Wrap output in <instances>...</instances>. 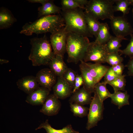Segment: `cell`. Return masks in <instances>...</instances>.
<instances>
[{
    "label": "cell",
    "mask_w": 133,
    "mask_h": 133,
    "mask_svg": "<svg viewBox=\"0 0 133 133\" xmlns=\"http://www.w3.org/2000/svg\"><path fill=\"white\" fill-rule=\"evenodd\" d=\"M124 75L119 76L113 81L107 83L113 88L114 92L124 91L126 85V80Z\"/></svg>",
    "instance_id": "obj_29"
},
{
    "label": "cell",
    "mask_w": 133,
    "mask_h": 133,
    "mask_svg": "<svg viewBox=\"0 0 133 133\" xmlns=\"http://www.w3.org/2000/svg\"><path fill=\"white\" fill-rule=\"evenodd\" d=\"M79 65L80 71L83 80V86L90 93H94L96 84L90 75L88 69L83 61L80 62Z\"/></svg>",
    "instance_id": "obj_17"
},
{
    "label": "cell",
    "mask_w": 133,
    "mask_h": 133,
    "mask_svg": "<svg viewBox=\"0 0 133 133\" xmlns=\"http://www.w3.org/2000/svg\"><path fill=\"white\" fill-rule=\"evenodd\" d=\"M90 42L88 37L75 33L67 32L66 52L67 61L77 64L83 61Z\"/></svg>",
    "instance_id": "obj_4"
},
{
    "label": "cell",
    "mask_w": 133,
    "mask_h": 133,
    "mask_svg": "<svg viewBox=\"0 0 133 133\" xmlns=\"http://www.w3.org/2000/svg\"><path fill=\"white\" fill-rule=\"evenodd\" d=\"M78 74L70 68H68L63 74L62 77L73 88L76 78Z\"/></svg>",
    "instance_id": "obj_30"
},
{
    "label": "cell",
    "mask_w": 133,
    "mask_h": 133,
    "mask_svg": "<svg viewBox=\"0 0 133 133\" xmlns=\"http://www.w3.org/2000/svg\"><path fill=\"white\" fill-rule=\"evenodd\" d=\"M125 66L122 63L111 66L113 70L118 76H120L123 75V73Z\"/></svg>",
    "instance_id": "obj_36"
},
{
    "label": "cell",
    "mask_w": 133,
    "mask_h": 133,
    "mask_svg": "<svg viewBox=\"0 0 133 133\" xmlns=\"http://www.w3.org/2000/svg\"><path fill=\"white\" fill-rule=\"evenodd\" d=\"M128 40L125 37L112 35L105 46L109 53H119L121 42L123 40Z\"/></svg>",
    "instance_id": "obj_24"
},
{
    "label": "cell",
    "mask_w": 133,
    "mask_h": 133,
    "mask_svg": "<svg viewBox=\"0 0 133 133\" xmlns=\"http://www.w3.org/2000/svg\"><path fill=\"white\" fill-rule=\"evenodd\" d=\"M109 31V27L107 23H100L97 35L95 41L100 44L105 45L112 36Z\"/></svg>",
    "instance_id": "obj_23"
},
{
    "label": "cell",
    "mask_w": 133,
    "mask_h": 133,
    "mask_svg": "<svg viewBox=\"0 0 133 133\" xmlns=\"http://www.w3.org/2000/svg\"><path fill=\"white\" fill-rule=\"evenodd\" d=\"M30 41L32 47L28 59L31 61L32 65H48L55 55L46 35L41 38H32Z\"/></svg>",
    "instance_id": "obj_2"
},
{
    "label": "cell",
    "mask_w": 133,
    "mask_h": 133,
    "mask_svg": "<svg viewBox=\"0 0 133 133\" xmlns=\"http://www.w3.org/2000/svg\"><path fill=\"white\" fill-rule=\"evenodd\" d=\"M9 62V61L8 60L4 59H0V64L1 65L4 64L8 63Z\"/></svg>",
    "instance_id": "obj_40"
},
{
    "label": "cell",
    "mask_w": 133,
    "mask_h": 133,
    "mask_svg": "<svg viewBox=\"0 0 133 133\" xmlns=\"http://www.w3.org/2000/svg\"><path fill=\"white\" fill-rule=\"evenodd\" d=\"M64 56L60 55H55L49 63L50 68L57 76L62 77L68 68L63 60Z\"/></svg>",
    "instance_id": "obj_18"
},
{
    "label": "cell",
    "mask_w": 133,
    "mask_h": 133,
    "mask_svg": "<svg viewBox=\"0 0 133 133\" xmlns=\"http://www.w3.org/2000/svg\"><path fill=\"white\" fill-rule=\"evenodd\" d=\"M52 88L53 94L58 99H65L72 94L73 88L62 77H58L57 82Z\"/></svg>",
    "instance_id": "obj_12"
},
{
    "label": "cell",
    "mask_w": 133,
    "mask_h": 133,
    "mask_svg": "<svg viewBox=\"0 0 133 133\" xmlns=\"http://www.w3.org/2000/svg\"><path fill=\"white\" fill-rule=\"evenodd\" d=\"M86 22L91 34L96 38L100 28V23L91 15L84 12Z\"/></svg>",
    "instance_id": "obj_25"
},
{
    "label": "cell",
    "mask_w": 133,
    "mask_h": 133,
    "mask_svg": "<svg viewBox=\"0 0 133 133\" xmlns=\"http://www.w3.org/2000/svg\"><path fill=\"white\" fill-rule=\"evenodd\" d=\"M128 69V74L129 76H133V56L130 58L127 64L125 66Z\"/></svg>",
    "instance_id": "obj_37"
},
{
    "label": "cell",
    "mask_w": 133,
    "mask_h": 133,
    "mask_svg": "<svg viewBox=\"0 0 133 133\" xmlns=\"http://www.w3.org/2000/svg\"><path fill=\"white\" fill-rule=\"evenodd\" d=\"M58 99L53 94H50L40 110V112L48 116L57 115L59 112L61 106Z\"/></svg>",
    "instance_id": "obj_11"
},
{
    "label": "cell",
    "mask_w": 133,
    "mask_h": 133,
    "mask_svg": "<svg viewBox=\"0 0 133 133\" xmlns=\"http://www.w3.org/2000/svg\"><path fill=\"white\" fill-rule=\"evenodd\" d=\"M109 53L105 45L93 41L89 43L83 61L85 62L91 61L95 63H105Z\"/></svg>",
    "instance_id": "obj_7"
},
{
    "label": "cell",
    "mask_w": 133,
    "mask_h": 133,
    "mask_svg": "<svg viewBox=\"0 0 133 133\" xmlns=\"http://www.w3.org/2000/svg\"><path fill=\"white\" fill-rule=\"evenodd\" d=\"M65 26L61 15H52L42 17L33 22L26 23L19 33L27 36L34 33L38 34L50 33L52 34L62 29Z\"/></svg>",
    "instance_id": "obj_1"
},
{
    "label": "cell",
    "mask_w": 133,
    "mask_h": 133,
    "mask_svg": "<svg viewBox=\"0 0 133 133\" xmlns=\"http://www.w3.org/2000/svg\"><path fill=\"white\" fill-rule=\"evenodd\" d=\"M132 14H133V8L132 9Z\"/></svg>",
    "instance_id": "obj_41"
},
{
    "label": "cell",
    "mask_w": 133,
    "mask_h": 133,
    "mask_svg": "<svg viewBox=\"0 0 133 133\" xmlns=\"http://www.w3.org/2000/svg\"><path fill=\"white\" fill-rule=\"evenodd\" d=\"M38 17L40 18L43 17L59 14L61 13V8L56 5L53 0H48L45 3L38 8Z\"/></svg>",
    "instance_id": "obj_19"
},
{
    "label": "cell",
    "mask_w": 133,
    "mask_h": 133,
    "mask_svg": "<svg viewBox=\"0 0 133 133\" xmlns=\"http://www.w3.org/2000/svg\"><path fill=\"white\" fill-rule=\"evenodd\" d=\"M90 75L97 84L104 77L109 67L100 63L85 62Z\"/></svg>",
    "instance_id": "obj_16"
},
{
    "label": "cell",
    "mask_w": 133,
    "mask_h": 133,
    "mask_svg": "<svg viewBox=\"0 0 133 133\" xmlns=\"http://www.w3.org/2000/svg\"><path fill=\"white\" fill-rule=\"evenodd\" d=\"M36 77L40 86L50 91L57 80L56 76L50 68H48L40 70L36 74Z\"/></svg>",
    "instance_id": "obj_10"
},
{
    "label": "cell",
    "mask_w": 133,
    "mask_h": 133,
    "mask_svg": "<svg viewBox=\"0 0 133 133\" xmlns=\"http://www.w3.org/2000/svg\"><path fill=\"white\" fill-rule=\"evenodd\" d=\"M67 33L64 28L59 31L51 34L50 43L55 55L64 56L66 52Z\"/></svg>",
    "instance_id": "obj_9"
},
{
    "label": "cell",
    "mask_w": 133,
    "mask_h": 133,
    "mask_svg": "<svg viewBox=\"0 0 133 133\" xmlns=\"http://www.w3.org/2000/svg\"><path fill=\"white\" fill-rule=\"evenodd\" d=\"M62 10L79 8L83 9L75 0H62L61 1Z\"/></svg>",
    "instance_id": "obj_32"
},
{
    "label": "cell",
    "mask_w": 133,
    "mask_h": 133,
    "mask_svg": "<svg viewBox=\"0 0 133 133\" xmlns=\"http://www.w3.org/2000/svg\"><path fill=\"white\" fill-rule=\"evenodd\" d=\"M83 80L81 74H77L75 81L74 86L72 90V93L80 88V87L83 85Z\"/></svg>",
    "instance_id": "obj_35"
},
{
    "label": "cell",
    "mask_w": 133,
    "mask_h": 133,
    "mask_svg": "<svg viewBox=\"0 0 133 133\" xmlns=\"http://www.w3.org/2000/svg\"><path fill=\"white\" fill-rule=\"evenodd\" d=\"M41 128L44 129L47 133H79L78 132L74 130L70 124L68 125L61 129H55L50 124L48 119H46L44 122L40 124L35 130H36Z\"/></svg>",
    "instance_id": "obj_22"
},
{
    "label": "cell",
    "mask_w": 133,
    "mask_h": 133,
    "mask_svg": "<svg viewBox=\"0 0 133 133\" xmlns=\"http://www.w3.org/2000/svg\"><path fill=\"white\" fill-rule=\"evenodd\" d=\"M107 84L104 81L100 82L96 84L95 87L94 91L96 92L100 100L103 102L110 98L111 94L107 88Z\"/></svg>",
    "instance_id": "obj_26"
},
{
    "label": "cell",
    "mask_w": 133,
    "mask_h": 133,
    "mask_svg": "<svg viewBox=\"0 0 133 133\" xmlns=\"http://www.w3.org/2000/svg\"><path fill=\"white\" fill-rule=\"evenodd\" d=\"M91 94L83 86L72 93L69 101V103H76L83 106L90 104L93 97Z\"/></svg>",
    "instance_id": "obj_15"
},
{
    "label": "cell",
    "mask_w": 133,
    "mask_h": 133,
    "mask_svg": "<svg viewBox=\"0 0 133 133\" xmlns=\"http://www.w3.org/2000/svg\"><path fill=\"white\" fill-rule=\"evenodd\" d=\"M113 0H90L85 6V12L97 20L110 19L114 16Z\"/></svg>",
    "instance_id": "obj_5"
},
{
    "label": "cell",
    "mask_w": 133,
    "mask_h": 133,
    "mask_svg": "<svg viewBox=\"0 0 133 133\" xmlns=\"http://www.w3.org/2000/svg\"><path fill=\"white\" fill-rule=\"evenodd\" d=\"M116 5L113 6L114 12L120 11L123 13V15L125 16L128 14L130 8L129 6L131 5L130 0H113Z\"/></svg>",
    "instance_id": "obj_28"
},
{
    "label": "cell",
    "mask_w": 133,
    "mask_h": 133,
    "mask_svg": "<svg viewBox=\"0 0 133 133\" xmlns=\"http://www.w3.org/2000/svg\"><path fill=\"white\" fill-rule=\"evenodd\" d=\"M17 21L11 11L2 7L0 8V29H7Z\"/></svg>",
    "instance_id": "obj_20"
},
{
    "label": "cell",
    "mask_w": 133,
    "mask_h": 133,
    "mask_svg": "<svg viewBox=\"0 0 133 133\" xmlns=\"http://www.w3.org/2000/svg\"><path fill=\"white\" fill-rule=\"evenodd\" d=\"M129 43L126 48L123 50H120L119 52L120 55H124L130 58L133 56V34H131Z\"/></svg>",
    "instance_id": "obj_33"
},
{
    "label": "cell",
    "mask_w": 133,
    "mask_h": 133,
    "mask_svg": "<svg viewBox=\"0 0 133 133\" xmlns=\"http://www.w3.org/2000/svg\"><path fill=\"white\" fill-rule=\"evenodd\" d=\"M48 0H28L29 2L31 3H39L43 5Z\"/></svg>",
    "instance_id": "obj_39"
},
{
    "label": "cell",
    "mask_w": 133,
    "mask_h": 133,
    "mask_svg": "<svg viewBox=\"0 0 133 133\" xmlns=\"http://www.w3.org/2000/svg\"><path fill=\"white\" fill-rule=\"evenodd\" d=\"M111 28L116 36L125 37L133 33V28L125 16H114L110 19Z\"/></svg>",
    "instance_id": "obj_8"
},
{
    "label": "cell",
    "mask_w": 133,
    "mask_h": 133,
    "mask_svg": "<svg viewBox=\"0 0 133 133\" xmlns=\"http://www.w3.org/2000/svg\"><path fill=\"white\" fill-rule=\"evenodd\" d=\"M81 6L83 9H85V7L88 3V1L87 0H75Z\"/></svg>",
    "instance_id": "obj_38"
},
{
    "label": "cell",
    "mask_w": 133,
    "mask_h": 133,
    "mask_svg": "<svg viewBox=\"0 0 133 133\" xmlns=\"http://www.w3.org/2000/svg\"><path fill=\"white\" fill-rule=\"evenodd\" d=\"M18 88L29 95L40 87L36 76H28L23 77L17 82Z\"/></svg>",
    "instance_id": "obj_14"
},
{
    "label": "cell",
    "mask_w": 133,
    "mask_h": 133,
    "mask_svg": "<svg viewBox=\"0 0 133 133\" xmlns=\"http://www.w3.org/2000/svg\"><path fill=\"white\" fill-rule=\"evenodd\" d=\"M119 76L114 72L111 66L109 67L104 76V81L107 84L108 83L113 81Z\"/></svg>",
    "instance_id": "obj_34"
},
{
    "label": "cell",
    "mask_w": 133,
    "mask_h": 133,
    "mask_svg": "<svg viewBox=\"0 0 133 133\" xmlns=\"http://www.w3.org/2000/svg\"><path fill=\"white\" fill-rule=\"evenodd\" d=\"M70 110L74 116L82 118L87 116L89 108L77 103H69Z\"/></svg>",
    "instance_id": "obj_27"
},
{
    "label": "cell",
    "mask_w": 133,
    "mask_h": 133,
    "mask_svg": "<svg viewBox=\"0 0 133 133\" xmlns=\"http://www.w3.org/2000/svg\"><path fill=\"white\" fill-rule=\"evenodd\" d=\"M123 60V58L120 56L118 52L109 53L107 58L106 63L112 66L122 63Z\"/></svg>",
    "instance_id": "obj_31"
},
{
    "label": "cell",
    "mask_w": 133,
    "mask_h": 133,
    "mask_svg": "<svg viewBox=\"0 0 133 133\" xmlns=\"http://www.w3.org/2000/svg\"><path fill=\"white\" fill-rule=\"evenodd\" d=\"M83 9L77 8L62 10L61 15L65 23L64 28L67 32H71L93 37L88 28Z\"/></svg>",
    "instance_id": "obj_3"
},
{
    "label": "cell",
    "mask_w": 133,
    "mask_h": 133,
    "mask_svg": "<svg viewBox=\"0 0 133 133\" xmlns=\"http://www.w3.org/2000/svg\"><path fill=\"white\" fill-rule=\"evenodd\" d=\"M50 92L49 90L46 88L40 87L28 95L25 101L33 105H43L50 95Z\"/></svg>",
    "instance_id": "obj_13"
},
{
    "label": "cell",
    "mask_w": 133,
    "mask_h": 133,
    "mask_svg": "<svg viewBox=\"0 0 133 133\" xmlns=\"http://www.w3.org/2000/svg\"><path fill=\"white\" fill-rule=\"evenodd\" d=\"M129 97L127 91L123 92L119 91L111 94L110 98L112 103L117 106L118 108L120 109L124 105L129 104Z\"/></svg>",
    "instance_id": "obj_21"
},
{
    "label": "cell",
    "mask_w": 133,
    "mask_h": 133,
    "mask_svg": "<svg viewBox=\"0 0 133 133\" xmlns=\"http://www.w3.org/2000/svg\"><path fill=\"white\" fill-rule=\"evenodd\" d=\"M94 93L87 116L86 128L88 130L97 126L98 122L103 118L104 109L103 102L100 100L95 91H94Z\"/></svg>",
    "instance_id": "obj_6"
}]
</instances>
